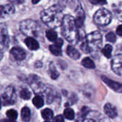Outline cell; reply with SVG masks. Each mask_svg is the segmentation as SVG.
<instances>
[{"label":"cell","mask_w":122,"mask_h":122,"mask_svg":"<svg viewBox=\"0 0 122 122\" xmlns=\"http://www.w3.org/2000/svg\"><path fill=\"white\" fill-rule=\"evenodd\" d=\"M64 18L62 9L57 4L49 6L41 13V21L51 29L62 25Z\"/></svg>","instance_id":"obj_1"},{"label":"cell","mask_w":122,"mask_h":122,"mask_svg":"<svg viewBox=\"0 0 122 122\" xmlns=\"http://www.w3.org/2000/svg\"><path fill=\"white\" fill-rule=\"evenodd\" d=\"M61 33L64 37L70 43L76 44L79 39V32L75 23V19L71 15L66 14L64 16Z\"/></svg>","instance_id":"obj_2"},{"label":"cell","mask_w":122,"mask_h":122,"mask_svg":"<svg viewBox=\"0 0 122 122\" xmlns=\"http://www.w3.org/2000/svg\"><path fill=\"white\" fill-rule=\"evenodd\" d=\"M40 29L38 23L32 19H25L19 24L20 31L28 37H38Z\"/></svg>","instance_id":"obj_3"},{"label":"cell","mask_w":122,"mask_h":122,"mask_svg":"<svg viewBox=\"0 0 122 122\" xmlns=\"http://www.w3.org/2000/svg\"><path fill=\"white\" fill-rule=\"evenodd\" d=\"M86 42L91 51V52L98 50L102 44V36L98 31H94L87 34L86 37Z\"/></svg>","instance_id":"obj_4"},{"label":"cell","mask_w":122,"mask_h":122,"mask_svg":"<svg viewBox=\"0 0 122 122\" xmlns=\"http://www.w3.org/2000/svg\"><path fill=\"white\" fill-rule=\"evenodd\" d=\"M112 19L111 11L104 8L99 9L94 15V21L99 26L108 25Z\"/></svg>","instance_id":"obj_5"},{"label":"cell","mask_w":122,"mask_h":122,"mask_svg":"<svg viewBox=\"0 0 122 122\" xmlns=\"http://www.w3.org/2000/svg\"><path fill=\"white\" fill-rule=\"evenodd\" d=\"M2 106H9L14 104L16 101V93L12 86H8L1 94Z\"/></svg>","instance_id":"obj_6"},{"label":"cell","mask_w":122,"mask_h":122,"mask_svg":"<svg viewBox=\"0 0 122 122\" xmlns=\"http://www.w3.org/2000/svg\"><path fill=\"white\" fill-rule=\"evenodd\" d=\"M29 84L34 93L36 94H43L46 91V86L40 81V79L37 76L32 75L30 76Z\"/></svg>","instance_id":"obj_7"},{"label":"cell","mask_w":122,"mask_h":122,"mask_svg":"<svg viewBox=\"0 0 122 122\" xmlns=\"http://www.w3.org/2000/svg\"><path fill=\"white\" fill-rule=\"evenodd\" d=\"M112 69L114 73L117 75L122 76V54H119L112 59Z\"/></svg>","instance_id":"obj_8"},{"label":"cell","mask_w":122,"mask_h":122,"mask_svg":"<svg viewBox=\"0 0 122 122\" xmlns=\"http://www.w3.org/2000/svg\"><path fill=\"white\" fill-rule=\"evenodd\" d=\"M102 79L111 89L118 93H122V84L114 81L113 80L109 79L106 76H102Z\"/></svg>","instance_id":"obj_9"},{"label":"cell","mask_w":122,"mask_h":122,"mask_svg":"<svg viewBox=\"0 0 122 122\" xmlns=\"http://www.w3.org/2000/svg\"><path fill=\"white\" fill-rule=\"evenodd\" d=\"M74 19L77 28H80L83 26L85 20V13L81 4H79L76 9V18Z\"/></svg>","instance_id":"obj_10"},{"label":"cell","mask_w":122,"mask_h":122,"mask_svg":"<svg viewBox=\"0 0 122 122\" xmlns=\"http://www.w3.org/2000/svg\"><path fill=\"white\" fill-rule=\"evenodd\" d=\"M14 12H15V7L11 4L1 5L0 6V16L2 19L14 14Z\"/></svg>","instance_id":"obj_11"},{"label":"cell","mask_w":122,"mask_h":122,"mask_svg":"<svg viewBox=\"0 0 122 122\" xmlns=\"http://www.w3.org/2000/svg\"><path fill=\"white\" fill-rule=\"evenodd\" d=\"M0 41L1 48L6 49L9 46V34L6 29V27L4 24H1V33H0Z\"/></svg>","instance_id":"obj_12"},{"label":"cell","mask_w":122,"mask_h":122,"mask_svg":"<svg viewBox=\"0 0 122 122\" xmlns=\"http://www.w3.org/2000/svg\"><path fill=\"white\" fill-rule=\"evenodd\" d=\"M10 54L16 61H22L26 56L25 51L20 47H13L10 51Z\"/></svg>","instance_id":"obj_13"},{"label":"cell","mask_w":122,"mask_h":122,"mask_svg":"<svg viewBox=\"0 0 122 122\" xmlns=\"http://www.w3.org/2000/svg\"><path fill=\"white\" fill-rule=\"evenodd\" d=\"M104 110L105 114L109 118L114 119V118L117 117V115H118L117 109H116V107L113 104H112L110 103H107V104H105L104 108Z\"/></svg>","instance_id":"obj_14"},{"label":"cell","mask_w":122,"mask_h":122,"mask_svg":"<svg viewBox=\"0 0 122 122\" xmlns=\"http://www.w3.org/2000/svg\"><path fill=\"white\" fill-rule=\"evenodd\" d=\"M24 43L26 46L32 51L37 50L39 49V42L33 37H26L24 40Z\"/></svg>","instance_id":"obj_15"},{"label":"cell","mask_w":122,"mask_h":122,"mask_svg":"<svg viewBox=\"0 0 122 122\" xmlns=\"http://www.w3.org/2000/svg\"><path fill=\"white\" fill-rule=\"evenodd\" d=\"M66 54L69 55V56L70 58H71L72 59H74V60H77L80 58V53L78 51V50L74 47L73 46H68L66 47Z\"/></svg>","instance_id":"obj_16"},{"label":"cell","mask_w":122,"mask_h":122,"mask_svg":"<svg viewBox=\"0 0 122 122\" xmlns=\"http://www.w3.org/2000/svg\"><path fill=\"white\" fill-rule=\"evenodd\" d=\"M89 112H90V109L88 107H82V109H81V111L79 112L78 114L77 122H84L86 120V117L89 114Z\"/></svg>","instance_id":"obj_17"},{"label":"cell","mask_w":122,"mask_h":122,"mask_svg":"<svg viewBox=\"0 0 122 122\" xmlns=\"http://www.w3.org/2000/svg\"><path fill=\"white\" fill-rule=\"evenodd\" d=\"M113 9L116 17L119 21H122V2L113 4Z\"/></svg>","instance_id":"obj_18"},{"label":"cell","mask_w":122,"mask_h":122,"mask_svg":"<svg viewBox=\"0 0 122 122\" xmlns=\"http://www.w3.org/2000/svg\"><path fill=\"white\" fill-rule=\"evenodd\" d=\"M21 119L24 122H29L30 121V117H31V112L30 109L25 107L24 108H22L21 112Z\"/></svg>","instance_id":"obj_19"},{"label":"cell","mask_w":122,"mask_h":122,"mask_svg":"<svg viewBox=\"0 0 122 122\" xmlns=\"http://www.w3.org/2000/svg\"><path fill=\"white\" fill-rule=\"evenodd\" d=\"M81 64L87 68V69H93L95 68V64L93 61V60L92 59H90L89 57H86L84 58L82 61H81Z\"/></svg>","instance_id":"obj_20"},{"label":"cell","mask_w":122,"mask_h":122,"mask_svg":"<svg viewBox=\"0 0 122 122\" xmlns=\"http://www.w3.org/2000/svg\"><path fill=\"white\" fill-rule=\"evenodd\" d=\"M46 38L51 41H55L57 39V33L54 29H49L46 31Z\"/></svg>","instance_id":"obj_21"},{"label":"cell","mask_w":122,"mask_h":122,"mask_svg":"<svg viewBox=\"0 0 122 122\" xmlns=\"http://www.w3.org/2000/svg\"><path fill=\"white\" fill-rule=\"evenodd\" d=\"M32 102H33L34 105L36 108H39H39H41V107L44 106V101L43 98H42L41 96H39V95L36 96V97L33 99Z\"/></svg>","instance_id":"obj_22"},{"label":"cell","mask_w":122,"mask_h":122,"mask_svg":"<svg viewBox=\"0 0 122 122\" xmlns=\"http://www.w3.org/2000/svg\"><path fill=\"white\" fill-rule=\"evenodd\" d=\"M41 116L45 120H51L53 118L54 113L50 109H45L41 111Z\"/></svg>","instance_id":"obj_23"},{"label":"cell","mask_w":122,"mask_h":122,"mask_svg":"<svg viewBox=\"0 0 122 122\" xmlns=\"http://www.w3.org/2000/svg\"><path fill=\"white\" fill-rule=\"evenodd\" d=\"M49 72H50V76H51V79H56L59 76V72L56 69V67L53 62H51L49 64Z\"/></svg>","instance_id":"obj_24"},{"label":"cell","mask_w":122,"mask_h":122,"mask_svg":"<svg viewBox=\"0 0 122 122\" xmlns=\"http://www.w3.org/2000/svg\"><path fill=\"white\" fill-rule=\"evenodd\" d=\"M49 50L51 51V53L55 56H61L62 54V50H61V48L54 45V44H52V45H50L49 46Z\"/></svg>","instance_id":"obj_25"},{"label":"cell","mask_w":122,"mask_h":122,"mask_svg":"<svg viewBox=\"0 0 122 122\" xmlns=\"http://www.w3.org/2000/svg\"><path fill=\"white\" fill-rule=\"evenodd\" d=\"M113 47L110 44H107L102 49V54L107 57V58H111L112 54Z\"/></svg>","instance_id":"obj_26"},{"label":"cell","mask_w":122,"mask_h":122,"mask_svg":"<svg viewBox=\"0 0 122 122\" xmlns=\"http://www.w3.org/2000/svg\"><path fill=\"white\" fill-rule=\"evenodd\" d=\"M64 116L66 119L69 120H73L75 117V114L72 109L66 108L64 112Z\"/></svg>","instance_id":"obj_27"},{"label":"cell","mask_w":122,"mask_h":122,"mask_svg":"<svg viewBox=\"0 0 122 122\" xmlns=\"http://www.w3.org/2000/svg\"><path fill=\"white\" fill-rule=\"evenodd\" d=\"M20 97L24 100H28L31 98V92L29 91V89H27L26 88H24L23 89L21 90L20 92Z\"/></svg>","instance_id":"obj_28"},{"label":"cell","mask_w":122,"mask_h":122,"mask_svg":"<svg viewBox=\"0 0 122 122\" xmlns=\"http://www.w3.org/2000/svg\"><path fill=\"white\" fill-rule=\"evenodd\" d=\"M6 116L7 117L12 121H15L17 119L18 117V113L16 110L14 109H9L6 112Z\"/></svg>","instance_id":"obj_29"},{"label":"cell","mask_w":122,"mask_h":122,"mask_svg":"<svg viewBox=\"0 0 122 122\" xmlns=\"http://www.w3.org/2000/svg\"><path fill=\"white\" fill-rule=\"evenodd\" d=\"M106 39L108 41H110L112 43H114L116 41V39H117V37H116V35L114 34V33L113 32H109L108 33L107 35H106Z\"/></svg>","instance_id":"obj_30"},{"label":"cell","mask_w":122,"mask_h":122,"mask_svg":"<svg viewBox=\"0 0 122 122\" xmlns=\"http://www.w3.org/2000/svg\"><path fill=\"white\" fill-rule=\"evenodd\" d=\"M80 48H81V49L84 53H86V54L91 53V51H90V49H89V46H88V45H87L86 41H84L81 43V46H80Z\"/></svg>","instance_id":"obj_31"},{"label":"cell","mask_w":122,"mask_h":122,"mask_svg":"<svg viewBox=\"0 0 122 122\" xmlns=\"http://www.w3.org/2000/svg\"><path fill=\"white\" fill-rule=\"evenodd\" d=\"M54 44L56 45V46H59V47H60V48H61L62 45L64 44V41H63L62 39L59 38V39H56V41H54Z\"/></svg>","instance_id":"obj_32"},{"label":"cell","mask_w":122,"mask_h":122,"mask_svg":"<svg viewBox=\"0 0 122 122\" xmlns=\"http://www.w3.org/2000/svg\"><path fill=\"white\" fill-rule=\"evenodd\" d=\"M54 122H64V119L62 115H59L56 116L54 119Z\"/></svg>","instance_id":"obj_33"},{"label":"cell","mask_w":122,"mask_h":122,"mask_svg":"<svg viewBox=\"0 0 122 122\" xmlns=\"http://www.w3.org/2000/svg\"><path fill=\"white\" fill-rule=\"evenodd\" d=\"M90 2L93 4H107L106 1H94V0H91Z\"/></svg>","instance_id":"obj_34"},{"label":"cell","mask_w":122,"mask_h":122,"mask_svg":"<svg viewBox=\"0 0 122 122\" xmlns=\"http://www.w3.org/2000/svg\"><path fill=\"white\" fill-rule=\"evenodd\" d=\"M117 34L120 36H122V25H119L117 29Z\"/></svg>","instance_id":"obj_35"},{"label":"cell","mask_w":122,"mask_h":122,"mask_svg":"<svg viewBox=\"0 0 122 122\" xmlns=\"http://www.w3.org/2000/svg\"><path fill=\"white\" fill-rule=\"evenodd\" d=\"M84 122H101L99 121H97V119H94V118H88V119H86V120Z\"/></svg>","instance_id":"obj_36"},{"label":"cell","mask_w":122,"mask_h":122,"mask_svg":"<svg viewBox=\"0 0 122 122\" xmlns=\"http://www.w3.org/2000/svg\"><path fill=\"white\" fill-rule=\"evenodd\" d=\"M1 122H16L15 121H12L10 119H2Z\"/></svg>","instance_id":"obj_37"},{"label":"cell","mask_w":122,"mask_h":122,"mask_svg":"<svg viewBox=\"0 0 122 122\" xmlns=\"http://www.w3.org/2000/svg\"><path fill=\"white\" fill-rule=\"evenodd\" d=\"M39 1H32V3L33 4H36V3H39Z\"/></svg>","instance_id":"obj_38"},{"label":"cell","mask_w":122,"mask_h":122,"mask_svg":"<svg viewBox=\"0 0 122 122\" xmlns=\"http://www.w3.org/2000/svg\"><path fill=\"white\" fill-rule=\"evenodd\" d=\"M101 122H109V121H107V119H104L103 121H101Z\"/></svg>","instance_id":"obj_39"},{"label":"cell","mask_w":122,"mask_h":122,"mask_svg":"<svg viewBox=\"0 0 122 122\" xmlns=\"http://www.w3.org/2000/svg\"></svg>","instance_id":"obj_40"}]
</instances>
